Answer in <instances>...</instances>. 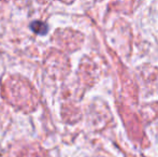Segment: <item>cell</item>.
Segmentation results:
<instances>
[{
  "mask_svg": "<svg viewBox=\"0 0 158 157\" xmlns=\"http://www.w3.org/2000/svg\"><path fill=\"white\" fill-rule=\"evenodd\" d=\"M30 29H31L33 32H35V34L45 35L46 32H48V26H46V24H44L43 22L35 21L30 24Z\"/></svg>",
  "mask_w": 158,
  "mask_h": 157,
  "instance_id": "obj_1",
  "label": "cell"
}]
</instances>
